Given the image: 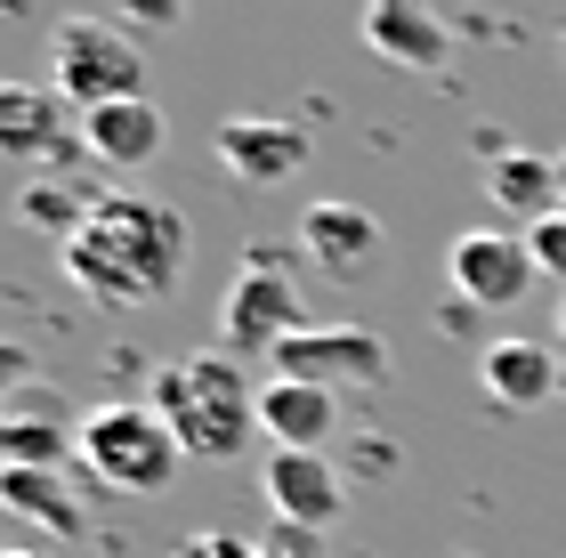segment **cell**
<instances>
[{"label": "cell", "mask_w": 566, "mask_h": 558, "mask_svg": "<svg viewBox=\"0 0 566 558\" xmlns=\"http://www.w3.org/2000/svg\"><path fill=\"white\" fill-rule=\"evenodd\" d=\"M178 260H187V219L154 194H97L90 219L57 243L65 284L97 299V308H146L178 284Z\"/></svg>", "instance_id": "cell-1"}, {"label": "cell", "mask_w": 566, "mask_h": 558, "mask_svg": "<svg viewBox=\"0 0 566 558\" xmlns=\"http://www.w3.org/2000/svg\"><path fill=\"white\" fill-rule=\"evenodd\" d=\"M146 404L163 413L178 453H195V462H235V453L251 445V429H260V380L227 357V348L163 365Z\"/></svg>", "instance_id": "cell-2"}, {"label": "cell", "mask_w": 566, "mask_h": 558, "mask_svg": "<svg viewBox=\"0 0 566 558\" xmlns=\"http://www.w3.org/2000/svg\"><path fill=\"white\" fill-rule=\"evenodd\" d=\"M73 445H82V470L114 494H163L187 462L154 404H97V413L73 421Z\"/></svg>", "instance_id": "cell-3"}, {"label": "cell", "mask_w": 566, "mask_h": 558, "mask_svg": "<svg viewBox=\"0 0 566 558\" xmlns=\"http://www.w3.org/2000/svg\"><path fill=\"white\" fill-rule=\"evenodd\" d=\"M49 65H57V97L82 114L146 97V57H138L130 24H114V17H65L49 33Z\"/></svg>", "instance_id": "cell-4"}, {"label": "cell", "mask_w": 566, "mask_h": 558, "mask_svg": "<svg viewBox=\"0 0 566 558\" xmlns=\"http://www.w3.org/2000/svg\"><path fill=\"white\" fill-rule=\"evenodd\" d=\"M292 333H307V308H300L292 275H283V251L275 243H251L243 251V275L219 299V348H227V357H251V348L275 357Z\"/></svg>", "instance_id": "cell-5"}, {"label": "cell", "mask_w": 566, "mask_h": 558, "mask_svg": "<svg viewBox=\"0 0 566 558\" xmlns=\"http://www.w3.org/2000/svg\"><path fill=\"white\" fill-rule=\"evenodd\" d=\"M275 380H316V389H380L389 380V348H380V333H365V324H307V333H292L268 357Z\"/></svg>", "instance_id": "cell-6"}, {"label": "cell", "mask_w": 566, "mask_h": 558, "mask_svg": "<svg viewBox=\"0 0 566 558\" xmlns=\"http://www.w3.org/2000/svg\"><path fill=\"white\" fill-rule=\"evenodd\" d=\"M446 275H453V299H470V308H518V299L543 284V267H534L526 235H502V227H470V235L446 243Z\"/></svg>", "instance_id": "cell-7"}, {"label": "cell", "mask_w": 566, "mask_h": 558, "mask_svg": "<svg viewBox=\"0 0 566 558\" xmlns=\"http://www.w3.org/2000/svg\"><path fill=\"white\" fill-rule=\"evenodd\" d=\"M300 251L324 275H340V284H365L380 267V251H389V227H380L365 202H348V194H316L300 211Z\"/></svg>", "instance_id": "cell-8"}, {"label": "cell", "mask_w": 566, "mask_h": 558, "mask_svg": "<svg viewBox=\"0 0 566 558\" xmlns=\"http://www.w3.org/2000/svg\"><path fill=\"white\" fill-rule=\"evenodd\" d=\"M211 146H219V170L243 187H292L307 170V130L283 114H227Z\"/></svg>", "instance_id": "cell-9"}, {"label": "cell", "mask_w": 566, "mask_h": 558, "mask_svg": "<svg viewBox=\"0 0 566 558\" xmlns=\"http://www.w3.org/2000/svg\"><path fill=\"white\" fill-rule=\"evenodd\" d=\"M0 155L49 162V155H90L82 130H65V97L33 82H0Z\"/></svg>", "instance_id": "cell-10"}, {"label": "cell", "mask_w": 566, "mask_h": 558, "mask_svg": "<svg viewBox=\"0 0 566 558\" xmlns=\"http://www.w3.org/2000/svg\"><path fill=\"white\" fill-rule=\"evenodd\" d=\"M260 494H268V510L275 518H292V526H324L340 518V470L324 462V453H268L260 462Z\"/></svg>", "instance_id": "cell-11"}, {"label": "cell", "mask_w": 566, "mask_h": 558, "mask_svg": "<svg viewBox=\"0 0 566 558\" xmlns=\"http://www.w3.org/2000/svg\"><path fill=\"white\" fill-rule=\"evenodd\" d=\"M260 429L283 453H324L332 429H340V397L316 389V380H260Z\"/></svg>", "instance_id": "cell-12"}, {"label": "cell", "mask_w": 566, "mask_h": 558, "mask_svg": "<svg viewBox=\"0 0 566 558\" xmlns=\"http://www.w3.org/2000/svg\"><path fill=\"white\" fill-rule=\"evenodd\" d=\"M365 49H380V57L405 65V73H437L453 57V33L421 9V0H373L365 9Z\"/></svg>", "instance_id": "cell-13"}, {"label": "cell", "mask_w": 566, "mask_h": 558, "mask_svg": "<svg viewBox=\"0 0 566 558\" xmlns=\"http://www.w3.org/2000/svg\"><path fill=\"white\" fill-rule=\"evenodd\" d=\"M478 380H485V397H494V404H510V413H534V404L558 397V357H551L543 340H485Z\"/></svg>", "instance_id": "cell-14"}, {"label": "cell", "mask_w": 566, "mask_h": 558, "mask_svg": "<svg viewBox=\"0 0 566 558\" xmlns=\"http://www.w3.org/2000/svg\"><path fill=\"white\" fill-rule=\"evenodd\" d=\"M82 146H90V162H106V170H146L163 155V106H154V97L97 106V114H82Z\"/></svg>", "instance_id": "cell-15"}, {"label": "cell", "mask_w": 566, "mask_h": 558, "mask_svg": "<svg viewBox=\"0 0 566 558\" xmlns=\"http://www.w3.org/2000/svg\"><path fill=\"white\" fill-rule=\"evenodd\" d=\"M0 502L17 518H33L41 535H65V543L90 535V502L65 486V470H0Z\"/></svg>", "instance_id": "cell-16"}, {"label": "cell", "mask_w": 566, "mask_h": 558, "mask_svg": "<svg viewBox=\"0 0 566 558\" xmlns=\"http://www.w3.org/2000/svg\"><path fill=\"white\" fill-rule=\"evenodd\" d=\"M485 202H502L510 219H526V227H543L566 211V187H558V162L551 155H494V170H485Z\"/></svg>", "instance_id": "cell-17"}, {"label": "cell", "mask_w": 566, "mask_h": 558, "mask_svg": "<svg viewBox=\"0 0 566 558\" xmlns=\"http://www.w3.org/2000/svg\"><path fill=\"white\" fill-rule=\"evenodd\" d=\"M0 453H9V470H65V462H82L73 429L41 421V413H9L0 421Z\"/></svg>", "instance_id": "cell-18"}, {"label": "cell", "mask_w": 566, "mask_h": 558, "mask_svg": "<svg viewBox=\"0 0 566 558\" xmlns=\"http://www.w3.org/2000/svg\"><path fill=\"white\" fill-rule=\"evenodd\" d=\"M90 202H97V194H82V187H57V179H41V187H24V202H17V211L33 219V227H49V235L65 243L73 227L90 219Z\"/></svg>", "instance_id": "cell-19"}, {"label": "cell", "mask_w": 566, "mask_h": 558, "mask_svg": "<svg viewBox=\"0 0 566 558\" xmlns=\"http://www.w3.org/2000/svg\"><path fill=\"white\" fill-rule=\"evenodd\" d=\"M251 550L260 558H324V535L316 526H292V518H268L260 535H251Z\"/></svg>", "instance_id": "cell-20"}, {"label": "cell", "mask_w": 566, "mask_h": 558, "mask_svg": "<svg viewBox=\"0 0 566 558\" xmlns=\"http://www.w3.org/2000/svg\"><path fill=\"white\" fill-rule=\"evenodd\" d=\"M526 251H534V267H543L551 284H566V211L543 219V227H526Z\"/></svg>", "instance_id": "cell-21"}, {"label": "cell", "mask_w": 566, "mask_h": 558, "mask_svg": "<svg viewBox=\"0 0 566 558\" xmlns=\"http://www.w3.org/2000/svg\"><path fill=\"white\" fill-rule=\"evenodd\" d=\"M178 558H260L251 550V535H227V526H202V535L178 543Z\"/></svg>", "instance_id": "cell-22"}, {"label": "cell", "mask_w": 566, "mask_h": 558, "mask_svg": "<svg viewBox=\"0 0 566 558\" xmlns=\"http://www.w3.org/2000/svg\"><path fill=\"white\" fill-rule=\"evenodd\" d=\"M478 324H485V308H470V299H446V308H437V333L446 340H478Z\"/></svg>", "instance_id": "cell-23"}, {"label": "cell", "mask_w": 566, "mask_h": 558, "mask_svg": "<svg viewBox=\"0 0 566 558\" xmlns=\"http://www.w3.org/2000/svg\"><path fill=\"white\" fill-rule=\"evenodd\" d=\"M130 17H138V24H178V9H170V0H138Z\"/></svg>", "instance_id": "cell-24"}, {"label": "cell", "mask_w": 566, "mask_h": 558, "mask_svg": "<svg viewBox=\"0 0 566 558\" xmlns=\"http://www.w3.org/2000/svg\"><path fill=\"white\" fill-rule=\"evenodd\" d=\"M551 324H558V348H566V292H558V316H551Z\"/></svg>", "instance_id": "cell-25"}, {"label": "cell", "mask_w": 566, "mask_h": 558, "mask_svg": "<svg viewBox=\"0 0 566 558\" xmlns=\"http://www.w3.org/2000/svg\"><path fill=\"white\" fill-rule=\"evenodd\" d=\"M0 558H49V550H24V543H17V550H0Z\"/></svg>", "instance_id": "cell-26"}, {"label": "cell", "mask_w": 566, "mask_h": 558, "mask_svg": "<svg viewBox=\"0 0 566 558\" xmlns=\"http://www.w3.org/2000/svg\"><path fill=\"white\" fill-rule=\"evenodd\" d=\"M558 187H566V155H558Z\"/></svg>", "instance_id": "cell-27"}, {"label": "cell", "mask_w": 566, "mask_h": 558, "mask_svg": "<svg viewBox=\"0 0 566 558\" xmlns=\"http://www.w3.org/2000/svg\"><path fill=\"white\" fill-rule=\"evenodd\" d=\"M453 558H478V550H453Z\"/></svg>", "instance_id": "cell-28"}]
</instances>
